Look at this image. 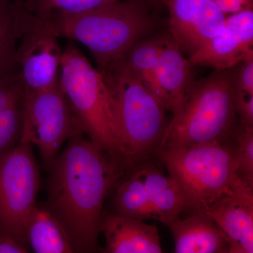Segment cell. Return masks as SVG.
<instances>
[{
    "instance_id": "obj_1",
    "label": "cell",
    "mask_w": 253,
    "mask_h": 253,
    "mask_svg": "<svg viewBox=\"0 0 253 253\" xmlns=\"http://www.w3.org/2000/svg\"><path fill=\"white\" fill-rule=\"evenodd\" d=\"M49 168L44 205L59 223L75 253H102L101 234L104 204L123 179L109 155L84 134L68 139Z\"/></svg>"
},
{
    "instance_id": "obj_2",
    "label": "cell",
    "mask_w": 253,
    "mask_h": 253,
    "mask_svg": "<svg viewBox=\"0 0 253 253\" xmlns=\"http://www.w3.org/2000/svg\"><path fill=\"white\" fill-rule=\"evenodd\" d=\"M101 73L113 98L125 177L157 153L167 126L166 109L121 60Z\"/></svg>"
},
{
    "instance_id": "obj_3",
    "label": "cell",
    "mask_w": 253,
    "mask_h": 253,
    "mask_svg": "<svg viewBox=\"0 0 253 253\" xmlns=\"http://www.w3.org/2000/svg\"><path fill=\"white\" fill-rule=\"evenodd\" d=\"M229 140L156 153L179 186L186 212H201L226 197L253 200V184L238 174L235 145Z\"/></svg>"
},
{
    "instance_id": "obj_4",
    "label": "cell",
    "mask_w": 253,
    "mask_h": 253,
    "mask_svg": "<svg viewBox=\"0 0 253 253\" xmlns=\"http://www.w3.org/2000/svg\"><path fill=\"white\" fill-rule=\"evenodd\" d=\"M237 71L236 67L214 70L193 81L180 109L166 126L158 151L229 139L237 115Z\"/></svg>"
},
{
    "instance_id": "obj_5",
    "label": "cell",
    "mask_w": 253,
    "mask_h": 253,
    "mask_svg": "<svg viewBox=\"0 0 253 253\" xmlns=\"http://www.w3.org/2000/svg\"><path fill=\"white\" fill-rule=\"evenodd\" d=\"M143 0H118L75 15L50 18L58 36L89 49L101 72L152 31L154 18Z\"/></svg>"
},
{
    "instance_id": "obj_6",
    "label": "cell",
    "mask_w": 253,
    "mask_h": 253,
    "mask_svg": "<svg viewBox=\"0 0 253 253\" xmlns=\"http://www.w3.org/2000/svg\"><path fill=\"white\" fill-rule=\"evenodd\" d=\"M59 81L82 132L120 167L112 96L103 75L73 43L63 51Z\"/></svg>"
},
{
    "instance_id": "obj_7",
    "label": "cell",
    "mask_w": 253,
    "mask_h": 253,
    "mask_svg": "<svg viewBox=\"0 0 253 253\" xmlns=\"http://www.w3.org/2000/svg\"><path fill=\"white\" fill-rule=\"evenodd\" d=\"M32 145L20 142L0 158V234L27 247L26 229L42 187Z\"/></svg>"
},
{
    "instance_id": "obj_8",
    "label": "cell",
    "mask_w": 253,
    "mask_h": 253,
    "mask_svg": "<svg viewBox=\"0 0 253 253\" xmlns=\"http://www.w3.org/2000/svg\"><path fill=\"white\" fill-rule=\"evenodd\" d=\"M20 36L16 53V71L26 99L57 84L63 51L50 18L38 17L21 8Z\"/></svg>"
},
{
    "instance_id": "obj_9",
    "label": "cell",
    "mask_w": 253,
    "mask_h": 253,
    "mask_svg": "<svg viewBox=\"0 0 253 253\" xmlns=\"http://www.w3.org/2000/svg\"><path fill=\"white\" fill-rule=\"evenodd\" d=\"M82 133L72 110L57 84L25 101L20 142L36 146L46 169L59 155L63 143Z\"/></svg>"
},
{
    "instance_id": "obj_10",
    "label": "cell",
    "mask_w": 253,
    "mask_h": 253,
    "mask_svg": "<svg viewBox=\"0 0 253 253\" xmlns=\"http://www.w3.org/2000/svg\"><path fill=\"white\" fill-rule=\"evenodd\" d=\"M169 36L191 57L224 26L226 15L214 0H166Z\"/></svg>"
},
{
    "instance_id": "obj_11",
    "label": "cell",
    "mask_w": 253,
    "mask_h": 253,
    "mask_svg": "<svg viewBox=\"0 0 253 253\" xmlns=\"http://www.w3.org/2000/svg\"><path fill=\"white\" fill-rule=\"evenodd\" d=\"M253 11L249 8L226 17L224 26L189 57L193 67L228 70L253 57Z\"/></svg>"
},
{
    "instance_id": "obj_12",
    "label": "cell",
    "mask_w": 253,
    "mask_h": 253,
    "mask_svg": "<svg viewBox=\"0 0 253 253\" xmlns=\"http://www.w3.org/2000/svg\"><path fill=\"white\" fill-rule=\"evenodd\" d=\"M101 233L106 240L102 253H163L156 226L104 211Z\"/></svg>"
},
{
    "instance_id": "obj_13",
    "label": "cell",
    "mask_w": 253,
    "mask_h": 253,
    "mask_svg": "<svg viewBox=\"0 0 253 253\" xmlns=\"http://www.w3.org/2000/svg\"><path fill=\"white\" fill-rule=\"evenodd\" d=\"M192 65L172 37H162V47L156 67L161 100L166 110L177 112L192 83Z\"/></svg>"
},
{
    "instance_id": "obj_14",
    "label": "cell",
    "mask_w": 253,
    "mask_h": 253,
    "mask_svg": "<svg viewBox=\"0 0 253 253\" xmlns=\"http://www.w3.org/2000/svg\"><path fill=\"white\" fill-rule=\"evenodd\" d=\"M174 241V253H219L229 246V239L209 216L191 213L168 225Z\"/></svg>"
},
{
    "instance_id": "obj_15",
    "label": "cell",
    "mask_w": 253,
    "mask_h": 253,
    "mask_svg": "<svg viewBox=\"0 0 253 253\" xmlns=\"http://www.w3.org/2000/svg\"><path fill=\"white\" fill-rule=\"evenodd\" d=\"M228 239L253 253V200L226 197L204 208Z\"/></svg>"
},
{
    "instance_id": "obj_16",
    "label": "cell",
    "mask_w": 253,
    "mask_h": 253,
    "mask_svg": "<svg viewBox=\"0 0 253 253\" xmlns=\"http://www.w3.org/2000/svg\"><path fill=\"white\" fill-rule=\"evenodd\" d=\"M135 170L144 181L153 219L168 226L186 212L184 196L170 176H166L157 168L148 164L141 165Z\"/></svg>"
},
{
    "instance_id": "obj_17",
    "label": "cell",
    "mask_w": 253,
    "mask_h": 253,
    "mask_svg": "<svg viewBox=\"0 0 253 253\" xmlns=\"http://www.w3.org/2000/svg\"><path fill=\"white\" fill-rule=\"evenodd\" d=\"M25 101L24 89L17 72L0 81V158L21 141Z\"/></svg>"
},
{
    "instance_id": "obj_18",
    "label": "cell",
    "mask_w": 253,
    "mask_h": 253,
    "mask_svg": "<svg viewBox=\"0 0 253 253\" xmlns=\"http://www.w3.org/2000/svg\"><path fill=\"white\" fill-rule=\"evenodd\" d=\"M26 236L34 253H75L62 228L43 204L37 203L33 208Z\"/></svg>"
},
{
    "instance_id": "obj_19",
    "label": "cell",
    "mask_w": 253,
    "mask_h": 253,
    "mask_svg": "<svg viewBox=\"0 0 253 253\" xmlns=\"http://www.w3.org/2000/svg\"><path fill=\"white\" fill-rule=\"evenodd\" d=\"M113 192L112 211L109 212L137 220L153 219L149 196L137 171L125 176Z\"/></svg>"
},
{
    "instance_id": "obj_20",
    "label": "cell",
    "mask_w": 253,
    "mask_h": 253,
    "mask_svg": "<svg viewBox=\"0 0 253 253\" xmlns=\"http://www.w3.org/2000/svg\"><path fill=\"white\" fill-rule=\"evenodd\" d=\"M162 37L141 40L119 59L161 101L156 67L162 47Z\"/></svg>"
},
{
    "instance_id": "obj_21",
    "label": "cell",
    "mask_w": 253,
    "mask_h": 253,
    "mask_svg": "<svg viewBox=\"0 0 253 253\" xmlns=\"http://www.w3.org/2000/svg\"><path fill=\"white\" fill-rule=\"evenodd\" d=\"M21 0H3L0 6V81L16 71Z\"/></svg>"
},
{
    "instance_id": "obj_22",
    "label": "cell",
    "mask_w": 253,
    "mask_h": 253,
    "mask_svg": "<svg viewBox=\"0 0 253 253\" xmlns=\"http://www.w3.org/2000/svg\"><path fill=\"white\" fill-rule=\"evenodd\" d=\"M115 1L118 0H21L28 12L44 18L81 14Z\"/></svg>"
},
{
    "instance_id": "obj_23",
    "label": "cell",
    "mask_w": 253,
    "mask_h": 253,
    "mask_svg": "<svg viewBox=\"0 0 253 253\" xmlns=\"http://www.w3.org/2000/svg\"><path fill=\"white\" fill-rule=\"evenodd\" d=\"M236 169L239 175L253 184V126H239L234 133Z\"/></svg>"
},
{
    "instance_id": "obj_24",
    "label": "cell",
    "mask_w": 253,
    "mask_h": 253,
    "mask_svg": "<svg viewBox=\"0 0 253 253\" xmlns=\"http://www.w3.org/2000/svg\"><path fill=\"white\" fill-rule=\"evenodd\" d=\"M235 104L236 114L240 118V126H253V94L236 89Z\"/></svg>"
},
{
    "instance_id": "obj_25",
    "label": "cell",
    "mask_w": 253,
    "mask_h": 253,
    "mask_svg": "<svg viewBox=\"0 0 253 253\" xmlns=\"http://www.w3.org/2000/svg\"><path fill=\"white\" fill-rule=\"evenodd\" d=\"M238 90L253 94V57L242 63L236 80Z\"/></svg>"
},
{
    "instance_id": "obj_26",
    "label": "cell",
    "mask_w": 253,
    "mask_h": 253,
    "mask_svg": "<svg viewBox=\"0 0 253 253\" xmlns=\"http://www.w3.org/2000/svg\"><path fill=\"white\" fill-rule=\"evenodd\" d=\"M218 9L224 14H233L253 8V0H214Z\"/></svg>"
},
{
    "instance_id": "obj_27",
    "label": "cell",
    "mask_w": 253,
    "mask_h": 253,
    "mask_svg": "<svg viewBox=\"0 0 253 253\" xmlns=\"http://www.w3.org/2000/svg\"><path fill=\"white\" fill-rule=\"evenodd\" d=\"M0 253H28L26 247L9 236L0 234Z\"/></svg>"
},
{
    "instance_id": "obj_28",
    "label": "cell",
    "mask_w": 253,
    "mask_h": 253,
    "mask_svg": "<svg viewBox=\"0 0 253 253\" xmlns=\"http://www.w3.org/2000/svg\"><path fill=\"white\" fill-rule=\"evenodd\" d=\"M228 253H251L246 251L244 248H243L241 245L235 242V241H231L229 239V249Z\"/></svg>"
},
{
    "instance_id": "obj_29",
    "label": "cell",
    "mask_w": 253,
    "mask_h": 253,
    "mask_svg": "<svg viewBox=\"0 0 253 253\" xmlns=\"http://www.w3.org/2000/svg\"><path fill=\"white\" fill-rule=\"evenodd\" d=\"M148 5H151L154 6H160L165 4L166 0H143Z\"/></svg>"
},
{
    "instance_id": "obj_30",
    "label": "cell",
    "mask_w": 253,
    "mask_h": 253,
    "mask_svg": "<svg viewBox=\"0 0 253 253\" xmlns=\"http://www.w3.org/2000/svg\"><path fill=\"white\" fill-rule=\"evenodd\" d=\"M228 249H229V246H228L226 249H224L223 250V251H221V252H219V253H228Z\"/></svg>"
},
{
    "instance_id": "obj_31",
    "label": "cell",
    "mask_w": 253,
    "mask_h": 253,
    "mask_svg": "<svg viewBox=\"0 0 253 253\" xmlns=\"http://www.w3.org/2000/svg\"><path fill=\"white\" fill-rule=\"evenodd\" d=\"M3 0H0V6H1V3H2Z\"/></svg>"
}]
</instances>
